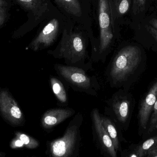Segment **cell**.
Here are the masks:
<instances>
[{"label": "cell", "instance_id": "6da1fadb", "mask_svg": "<svg viewBox=\"0 0 157 157\" xmlns=\"http://www.w3.org/2000/svg\"><path fill=\"white\" fill-rule=\"evenodd\" d=\"M90 36L86 28L68 19L56 48L48 51L49 55L63 60L65 65L76 66L87 72L92 69L88 47Z\"/></svg>", "mask_w": 157, "mask_h": 157}, {"label": "cell", "instance_id": "7a4b0ae2", "mask_svg": "<svg viewBox=\"0 0 157 157\" xmlns=\"http://www.w3.org/2000/svg\"><path fill=\"white\" fill-rule=\"evenodd\" d=\"M145 57L144 47L135 41L121 43L105 71V78L110 87L127 90Z\"/></svg>", "mask_w": 157, "mask_h": 157}, {"label": "cell", "instance_id": "3957f363", "mask_svg": "<svg viewBox=\"0 0 157 157\" xmlns=\"http://www.w3.org/2000/svg\"><path fill=\"white\" fill-rule=\"evenodd\" d=\"M97 7L99 36L91 48L90 61L92 63H104L116 42L121 37L115 33L113 26L109 0H94Z\"/></svg>", "mask_w": 157, "mask_h": 157}, {"label": "cell", "instance_id": "277c9868", "mask_svg": "<svg viewBox=\"0 0 157 157\" xmlns=\"http://www.w3.org/2000/svg\"><path fill=\"white\" fill-rule=\"evenodd\" d=\"M82 113L75 114L61 137L47 143L46 155L52 157H78L81 144Z\"/></svg>", "mask_w": 157, "mask_h": 157}, {"label": "cell", "instance_id": "5b68a950", "mask_svg": "<svg viewBox=\"0 0 157 157\" xmlns=\"http://www.w3.org/2000/svg\"><path fill=\"white\" fill-rule=\"evenodd\" d=\"M53 67L59 77L73 90L98 96L101 86L95 76L89 75L86 70L76 66L57 63Z\"/></svg>", "mask_w": 157, "mask_h": 157}, {"label": "cell", "instance_id": "8992f818", "mask_svg": "<svg viewBox=\"0 0 157 157\" xmlns=\"http://www.w3.org/2000/svg\"><path fill=\"white\" fill-rule=\"evenodd\" d=\"M27 14V21L13 33V38L23 37L47 19L57 7L51 0H13Z\"/></svg>", "mask_w": 157, "mask_h": 157}, {"label": "cell", "instance_id": "52a82bcc", "mask_svg": "<svg viewBox=\"0 0 157 157\" xmlns=\"http://www.w3.org/2000/svg\"><path fill=\"white\" fill-rule=\"evenodd\" d=\"M68 18L58 9L41 24L40 29L28 45L29 49L38 52L48 49L61 35Z\"/></svg>", "mask_w": 157, "mask_h": 157}, {"label": "cell", "instance_id": "ba28073f", "mask_svg": "<svg viewBox=\"0 0 157 157\" xmlns=\"http://www.w3.org/2000/svg\"><path fill=\"white\" fill-rule=\"evenodd\" d=\"M104 115L111 120L121 131L128 128L132 113V99L127 90L120 88L106 101Z\"/></svg>", "mask_w": 157, "mask_h": 157}, {"label": "cell", "instance_id": "9c48e42d", "mask_svg": "<svg viewBox=\"0 0 157 157\" xmlns=\"http://www.w3.org/2000/svg\"><path fill=\"white\" fill-rule=\"evenodd\" d=\"M57 8L68 19L84 27L90 36L91 41L95 40L91 28L90 15V0H53Z\"/></svg>", "mask_w": 157, "mask_h": 157}, {"label": "cell", "instance_id": "30bf717a", "mask_svg": "<svg viewBox=\"0 0 157 157\" xmlns=\"http://www.w3.org/2000/svg\"><path fill=\"white\" fill-rule=\"evenodd\" d=\"M90 118L93 141L100 153L105 157H117V152L102 124L98 109L92 110Z\"/></svg>", "mask_w": 157, "mask_h": 157}, {"label": "cell", "instance_id": "8fae6325", "mask_svg": "<svg viewBox=\"0 0 157 157\" xmlns=\"http://www.w3.org/2000/svg\"><path fill=\"white\" fill-rule=\"evenodd\" d=\"M0 114L13 127L23 126L25 124L23 112L7 89H0Z\"/></svg>", "mask_w": 157, "mask_h": 157}, {"label": "cell", "instance_id": "7c38bea8", "mask_svg": "<svg viewBox=\"0 0 157 157\" xmlns=\"http://www.w3.org/2000/svg\"><path fill=\"white\" fill-rule=\"evenodd\" d=\"M113 26L114 31L121 37L120 27L129 26L131 21L133 0H109Z\"/></svg>", "mask_w": 157, "mask_h": 157}, {"label": "cell", "instance_id": "4fadbf2b", "mask_svg": "<svg viewBox=\"0 0 157 157\" xmlns=\"http://www.w3.org/2000/svg\"><path fill=\"white\" fill-rule=\"evenodd\" d=\"M76 111L71 108H55L50 109L41 117L40 124L44 130H52L67 119L74 116Z\"/></svg>", "mask_w": 157, "mask_h": 157}, {"label": "cell", "instance_id": "5bb4252c", "mask_svg": "<svg viewBox=\"0 0 157 157\" xmlns=\"http://www.w3.org/2000/svg\"><path fill=\"white\" fill-rule=\"evenodd\" d=\"M133 40L142 45L144 48L151 49L157 53V30L144 20L134 30Z\"/></svg>", "mask_w": 157, "mask_h": 157}, {"label": "cell", "instance_id": "9a60e30c", "mask_svg": "<svg viewBox=\"0 0 157 157\" xmlns=\"http://www.w3.org/2000/svg\"><path fill=\"white\" fill-rule=\"evenodd\" d=\"M157 100V79L141 101L138 113L139 124L143 130L146 128L154 104Z\"/></svg>", "mask_w": 157, "mask_h": 157}, {"label": "cell", "instance_id": "2e32d148", "mask_svg": "<svg viewBox=\"0 0 157 157\" xmlns=\"http://www.w3.org/2000/svg\"><path fill=\"white\" fill-rule=\"evenodd\" d=\"M152 0H133L129 26L134 30L150 10Z\"/></svg>", "mask_w": 157, "mask_h": 157}, {"label": "cell", "instance_id": "e0dca14e", "mask_svg": "<svg viewBox=\"0 0 157 157\" xmlns=\"http://www.w3.org/2000/svg\"><path fill=\"white\" fill-rule=\"evenodd\" d=\"M101 119L103 126L111 139L115 150L117 152H121V141L122 140L120 134L121 130L114 122L104 114H101Z\"/></svg>", "mask_w": 157, "mask_h": 157}, {"label": "cell", "instance_id": "ac0fdd59", "mask_svg": "<svg viewBox=\"0 0 157 157\" xmlns=\"http://www.w3.org/2000/svg\"><path fill=\"white\" fill-rule=\"evenodd\" d=\"M49 81L52 92L58 101L63 105H68L69 98L62 82L54 77H51Z\"/></svg>", "mask_w": 157, "mask_h": 157}, {"label": "cell", "instance_id": "d6986e66", "mask_svg": "<svg viewBox=\"0 0 157 157\" xmlns=\"http://www.w3.org/2000/svg\"><path fill=\"white\" fill-rule=\"evenodd\" d=\"M157 147V136L152 137L145 141L136 148L132 153L128 154V156L146 157L148 152Z\"/></svg>", "mask_w": 157, "mask_h": 157}, {"label": "cell", "instance_id": "ffe728a7", "mask_svg": "<svg viewBox=\"0 0 157 157\" xmlns=\"http://www.w3.org/2000/svg\"><path fill=\"white\" fill-rule=\"evenodd\" d=\"M15 136L22 141L26 148L34 149L39 147L40 143L37 140L24 133L16 132Z\"/></svg>", "mask_w": 157, "mask_h": 157}, {"label": "cell", "instance_id": "44dd1931", "mask_svg": "<svg viewBox=\"0 0 157 157\" xmlns=\"http://www.w3.org/2000/svg\"><path fill=\"white\" fill-rule=\"evenodd\" d=\"M148 128V132L149 133L157 130V100L152 109L150 124Z\"/></svg>", "mask_w": 157, "mask_h": 157}, {"label": "cell", "instance_id": "7402d4cb", "mask_svg": "<svg viewBox=\"0 0 157 157\" xmlns=\"http://www.w3.org/2000/svg\"><path fill=\"white\" fill-rule=\"evenodd\" d=\"M10 9L7 7H0V28L7 21L9 16Z\"/></svg>", "mask_w": 157, "mask_h": 157}, {"label": "cell", "instance_id": "603a6c76", "mask_svg": "<svg viewBox=\"0 0 157 157\" xmlns=\"http://www.w3.org/2000/svg\"><path fill=\"white\" fill-rule=\"evenodd\" d=\"M144 20L157 30V17L154 14H147Z\"/></svg>", "mask_w": 157, "mask_h": 157}, {"label": "cell", "instance_id": "cb8c5ba5", "mask_svg": "<svg viewBox=\"0 0 157 157\" xmlns=\"http://www.w3.org/2000/svg\"><path fill=\"white\" fill-rule=\"evenodd\" d=\"M10 147L12 149H19L25 147V145L21 140L17 137L12 140L10 144Z\"/></svg>", "mask_w": 157, "mask_h": 157}, {"label": "cell", "instance_id": "d4e9b609", "mask_svg": "<svg viewBox=\"0 0 157 157\" xmlns=\"http://www.w3.org/2000/svg\"><path fill=\"white\" fill-rule=\"evenodd\" d=\"M12 6L11 0H0V7L10 8Z\"/></svg>", "mask_w": 157, "mask_h": 157}, {"label": "cell", "instance_id": "484cf974", "mask_svg": "<svg viewBox=\"0 0 157 157\" xmlns=\"http://www.w3.org/2000/svg\"><path fill=\"white\" fill-rule=\"evenodd\" d=\"M146 157H157V147L152 149L147 154Z\"/></svg>", "mask_w": 157, "mask_h": 157}, {"label": "cell", "instance_id": "4316f807", "mask_svg": "<svg viewBox=\"0 0 157 157\" xmlns=\"http://www.w3.org/2000/svg\"><path fill=\"white\" fill-rule=\"evenodd\" d=\"M5 154L4 153H1L0 152V157H3L4 155Z\"/></svg>", "mask_w": 157, "mask_h": 157}, {"label": "cell", "instance_id": "83f0119b", "mask_svg": "<svg viewBox=\"0 0 157 157\" xmlns=\"http://www.w3.org/2000/svg\"><path fill=\"white\" fill-rule=\"evenodd\" d=\"M155 1V4L156 7L157 9V0H154Z\"/></svg>", "mask_w": 157, "mask_h": 157}]
</instances>
